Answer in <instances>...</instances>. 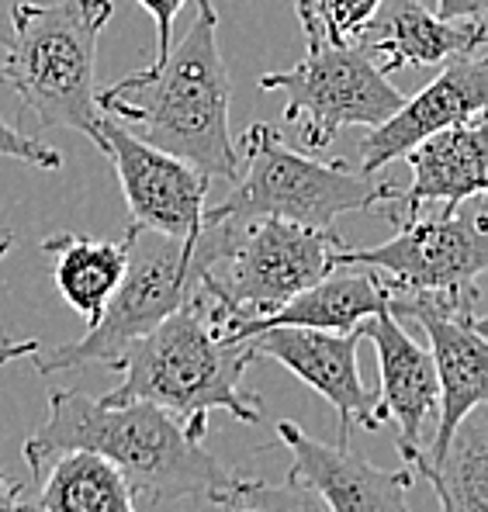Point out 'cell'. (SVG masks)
I'll return each mask as SVG.
<instances>
[{"mask_svg": "<svg viewBox=\"0 0 488 512\" xmlns=\"http://www.w3.org/2000/svg\"><path fill=\"white\" fill-rule=\"evenodd\" d=\"M14 243H18V236H14L11 225H7L4 218H0V260H4V256L14 250Z\"/></svg>", "mask_w": 488, "mask_h": 512, "instance_id": "f1b7e54d", "label": "cell"}, {"mask_svg": "<svg viewBox=\"0 0 488 512\" xmlns=\"http://www.w3.org/2000/svg\"><path fill=\"white\" fill-rule=\"evenodd\" d=\"M488 0H437L433 14L444 21H485Z\"/></svg>", "mask_w": 488, "mask_h": 512, "instance_id": "484cf974", "label": "cell"}, {"mask_svg": "<svg viewBox=\"0 0 488 512\" xmlns=\"http://www.w3.org/2000/svg\"><path fill=\"white\" fill-rule=\"evenodd\" d=\"M260 90H281L288 97L284 122L315 153L333 146L340 128H374L402 104L399 87L360 42L315 45L291 70L264 73Z\"/></svg>", "mask_w": 488, "mask_h": 512, "instance_id": "ba28073f", "label": "cell"}, {"mask_svg": "<svg viewBox=\"0 0 488 512\" xmlns=\"http://www.w3.org/2000/svg\"><path fill=\"white\" fill-rule=\"evenodd\" d=\"M392 291L385 288L378 274L371 267H333L322 281H315L312 288L298 291L291 301H284L277 312L250 319L243 326L232 329L225 340L229 343H246L250 336L267 333V329L295 326V329H322V333H350L360 329V322L378 315L381 308H388Z\"/></svg>", "mask_w": 488, "mask_h": 512, "instance_id": "ac0fdd59", "label": "cell"}, {"mask_svg": "<svg viewBox=\"0 0 488 512\" xmlns=\"http://www.w3.org/2000/svg\"><path fill=\"white\" fill-rule=\"evenodd\" d=\"M395 319H412L430 340V360L437 371L440 405L433 419L430 461L447 450L454 429L488 395V326L482 312V288L464 295H392Z\"/></svg>", "mask_w": 488, "mask_h": 512, "instance_id": "30bf717a", "label": "cell"}, {"mask_svg": "<svg viewBox=\"0 0 488 512\" xmlns=\"http://www.w3.org/2000/svg\"><path fill=\"white\" fill-rule=\"evenodd\" d=\"M35 474V512H142L129 478L94 450H59Z\"/></svg>", "mask_w": 488, "mask_h": 512, "instance_id": "ffe728a7", "label": "cell"}, {"mask_svg": "<svg viewBox=\"0 0 488 512\" xmlns=\"http://www.w3.org/2000/svg\"><path fill=\"white\" fill-rule=\"evenodd\" d=\"M0 512H35L32 502H25V485L7 478L4 471H0Z\"/></svg>", "mask_w": 488, "mask_h": 512, "instance_id": "4316f807", "label": "cell"}, {"mask_svg": "<svg viewBox=\"0 0 488 512\" xmlns=\"http://www.w3.org/2000/svg\"><path fill=\"white\" fill-rule=\"evenodd\" d=\"M0 156H11V160H21V163H32L39 170H59L63 167V153L52 146H45L35 135H25L18 132L14 125H7L0 118Z\"/></svg>", "mask_w": 488, "mask_h": 512, "instance_id": "cb8c5ba5", "label": "cell"}, {"mask_svg": "<svg viewBox=\"0 0 488 512\" xmlns=\"http://www.w3.org/2000/svg\"><path fill=\"white\" fill-rule=\"evenodd\" d=\"M378 11V0H295L305 45H354L367 21Z\"/></svg>", "mask_w": 488, "mask_h": 512, "instance_id": "7402d4cb", "label": "cell"}, {"mask_svg": "<svg viewBox=\"0 0 488 512\" xmlns=\"http://www.w3.org/2000/svg\"><path fill=\"white\" fill-rule=\"evenodd\" d=\"M357 42L381 59L385 73L444 66L454 56L485 49V21H444L423 0H378Z\"/></svg>", "mask_w": 488, "mask_h": 512, "instance_id": "e0dca14e", "label": "cell"}, {"mask_svg": "<svg viewBox=\"0 0 488 512\" xmlns=\"http://www.w3.org/2000/svg\"><path fill=\"white\" fill-rule=\"evenodd\" d=\"M277 436L295 457L291 471L309 481L333 512H412L409 488L416 474L409 464L399 471L374 468L350 443L315 440L291 419L277 423Z\"/></svg>", "mask_w": 488, "mask_h": 512, "instance_id": "5bb4252c", "label": "cell"}, {"mask_svg": "<svg viewBox=\"0 0 488 512\" xmlns=\"http://www.w3.org/2000/svg\"><path fill=\"white\" fill-rule=\"evenodd\" d=\"M257 364L246 343H229L208 315L205 301L191 295L153 333L125 350L122 384L97 402H153L184 423L187 436L208 440V416L225 412L236 423H264L260 395L243 388L246 367Z\"/></svg>", "mask_w": 488, "mask_h": 512, "instance_id": "3957f363", "label": "cell"}, {"mask_svg": "<svg viewBox=\"0 0 488 512\" xmlns=\"http://www.w3.org/2000/svg\"><path fill=\"white\" fill-rule=\"evenodd\" d=\"M402 464L430 481L440 512H488V409L478 405L454 429L447 450L430 461L423 447H399Z\"/></svg>", "mask_w": 488, "mask_h": 512, "instance_id": "d6986e66", "label": "cell"}, {"mask_svg": "<svg viewBox=\"0 0 488 512\" xmlns=\"http://www.w3.org/2000/svg\"><path fill=\"white\" fill-rule=\"evenodd\" d=\"M405 163L412 170V184L399 191L388 222L426 212L433 205H444V212H457L464 201L485 198L488 191V135L485 115H475L468 122L447 125L440 132L426 135L423 142L405 153Z\"/></svg>", "mask_w": 488, "mask_h": 512, "instance_id": "9a60e30c", "label": "cell"}, {"mask_svg": "<svg viewBox=\"0 0 488 512\" xmlns=\"http://www.w3.org/2000/svg\"><path fill=\"white\" fill-rule=\"evenodd\" d=\"M222 509H250V512H333L326 506L319 492L305 478H298L295 471L284 481H260V478H243L236 474V481L225 492Z\"/></svg>", "mask_w": 488, "mask_h": 512, "instance_id": "603a6c76", "label": "cell"}, {"mask_svg": "<svg viewBox=\"0 0 488 512\" xmlns=\"http://www.w3.org/2000/svg\"><path fill=\"white\" fill-rule=\"evenodd\" d=\"M59 450H94L129 478L135 499L170 506L208 499L222 509L239 471L219 464L205 443L191 440L184 423L153 402L104 405L80 391L56 388L45 423L25 440V464L35 471Z\"/></svg>", "mask_w": 488, "mask_h": 512, "instance_id": "7a4b0ae2", "label": "cell"}, {"mask_svg": "<svg viewBox=\"0 0 488 512\" xmlns=\"http://www.w3.org/2000/svg\"><path fill=\"white\" fill-rule=\"evenodd\" d=\"M360 333L378 353V395L385 419L395 423V447H423L426 426L430 419H437L440 405L430 350L405 333L402 319H395L392 308H381L378 315L360 322Z\"/></svg>", "mask_w": 488, "mask_h": 512, "instance_id": "2e32d148", "label": "cell"}, {"mask_svg": "<svg viewBox=\"0 0 488 512\" xmlns=\"http://www.w3.org/2000/svg\"><path fill=\"white\" fill-rule=\"evenodd\" d=\"M135 4L146 7V14L156 21V59L174 45V21H177V11L184 7V0H135Z\"/></svg>", "mask_w": 488, "mask_h": 512, "instance_id": "d4e9b609", "label": "cell"}, {"mask_svg": "<svg viewBox=\"0 0 488 512\" xmlns=\"http://www.w3.org/2000/svg\"><path fill=\"white\" fill-rule=\"evenodd\" d=\"M243 170L219 205L205 208L201 222L243 225L253 218H284L305 229H333L347 212L388 215L399 198L395 184H378L347 163H322L291 149L274 125L257 122L239 139Z\"/></svg>", "mask_w": 488, "mask_h": 512, "instance_id": "8992f818", "label": "cell"}, {"mask_svg": "<svg viewBox=\"0 0 488 512\" xmlns=\"http://www.w3.org/2000/svg\"><path fill=\"white\" fill-rule=\"evenodd\" d=\"M94 142L118 173L125 205L135 225H146L163 236L194 243L201 232V218L208 208V187L212 180L201 177L191 163L149 146L146 139L132 135L111 115L97 118Z\"/></svg>", "mask_w": 488, "mask_h": 512, "instance_id": "8fae6325", "label": "cell"}, {"mask_svg": "<svg viewBox=\"0 0 488 512\" xmlns=\"http://www.w3.org/2000/svg\"><path fill=\"white\" fill-rule=\"evenodd\" d=\"M125 274L115 295L108 298L101 319L80 336L77 343L56 346L52 353H35V371L59 374L73 367H115L122 364L125 350L153 333L170 312H177L194 295L191 253L194 243L163 236L146 225H129L125 232Z\"/></svg>", "mask_w": 488, "mask_h": 512, "instance_id": "52a82bcc", "label": "cell"}, {"mask_svg": "<svg viewBox=\"0 0 488 512\" xmlns=\"http://www.w3.org/2000/svg\"><path fill=\"white\" fill-rule=\"evenodd\" d=\"M364 340L360 329L350 333H322V329H267L246 340L257 360H274L312 391H319L340 416V440L350 443V429H378L385 423L378 388L364 384L357 371V346Z\"/></svg>", "mask_w": 488, "mask_h": 512, "instance_id": "7c38bea8", "label": "cell"}, {"mask_svg": "<svg viewBox=\"0 0 488 512\" xmlns=\"http://www.w3.org/2000/svg\"><path fill=\"white\" fill-rule=\"evenodd\" d=\"M42 350L39 340H18V336H0V371L14 360H32Z\"/></svg>", "mask_w": 488, "mask_h": 512, "instance_id": "83f0119b", "label": "cell"}, {"mask_svg": "<svg viewBox=\"0 0 488 512\" xmlns=\"http://www.w3.org/2000/svg\"><path fill=\"white\" fill-rule=\"evenodd\" d=\"M343 239L284 218L201 222L191 253L194 295L205 301L219 336L270 315L336 267Z\"/></svg>", "mask_w": 488, "mask_h": 512, "instance_id": "277c9868", "label": "cell"}, {"mask_svg": "<svg viewBox=\"0 0 488 512\" xmlns=\"http://www.w3.org/2000/svg\"><path fill=\"white\" fill-rule=\"evenodd\" d=\"M42 253L56 256V288L66 305L87 322V329L101 319L108 298L115 295L118 281L125 274V239L108 243V239H87L73 232L42 239Z\"/></svg>", "mask_w": 488, "mask_h": 512, "instance_id": "44dd1931", "label": "cell"}, {"mask_svg": "<svg viewBox=\"0 0 488 512\" xmlns=\"http://www.w3.org/2000/svg\"><path fill=\"white\" fill-rule=\"evenodd\" d=\"M111 14V0L14 4L11 39L0 42V84L42 125L94 139L97 45Z\"/></svg>", "mask_w": 488, "mask_h": 512, "instance_id": "5b68a950", "label": "cell"}, {"mask_svg": "<svg viewBox=\"0 0 488 512\" xmlns=\"http://www.w3.org/2000/svg\"><path fill=\"white\" fill-rule=\"evenodd\" d=\"M222 512H250V509H222Z\"/></svg>", "mask_w": 488, "mask_h": 512, "instance_id": "f546056e", "label": "cell"}, {"mask_svg": "<svg viewBox=\"0 0 488 512\" xmlns=\"http://www.w3.org/2000/svg\"><path fill=\"white\" fill-rule=\"evenodd\" d=\"M350 263L371 267L392 295H464L488 267L485 198L464 201L457 212L405 218L388 243L371 250L343 243L336 267Z\"/></svg>", "mask_w": 488, "mask_h": 512, "instance_id": "9c48e42d", "label": "cell"}, {"mask_svg": "<svg viewBox=\"0 0 488 512\" xmlns=\"http://www.w3.org/2000/svg\"><path fill=\"white\" fill-rule=\"evenodd\" d=\"M485 101H488L485 49L454 56L433 77V84H426L412 97H402L399 108L360 139V173L378 177L388 163L402 160L426 135L440 132L447 125L468 122L475 115H485Z\"/></svg>", "mask_w": 488, "mask_h": 512, "instance_id": "4fadbf2b", "label": "cell"}, {"mask_svg": "<svg viewBox=\"0 0 488 512\" xmlns=\"http://www.w3.org/2000/svg\"><path fill=\"white\" fill-rule=\"evenodd\" d=\"M191 28L149 70L97 87V108L149 146L180 156L208 180H236L239 149L229 128L232 80L219 49V11L194 0Z\"/></svg>", "mask_w": 488, "mask_h": 512, "instance_id": "6da1fadb", "label": "cell"}]
</instances>
